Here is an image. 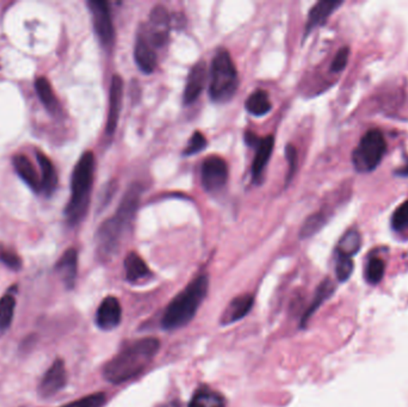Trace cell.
I'll return each mask as SVG.
<instances>
[{
    "instance_id": "obj_7",
    "label": "cell",
    "mask_w": 408,
    "mask_h": 407,
    "mask_svg": "<svg viewBox=\"0 0 408 407\" xmlns=\"http://www.w3.org/2000/svg\"><path fill=\"white\" fill-rule=\"evenodd\" d=\"M93 28L100 43L104 47H110L115 40V29L112 24V12L107 1L90 0L88 1Z\"/></svg>"
},
{
    "instance_id": "obj_21",
    "label": "cell",
    "mask_w": 408,
    "mask_h": 407,
    "mask_svg": "<svg viewBox=\"0 0 408 407\" xmlns=\"http://www.w3.org/2000/svg\"><path fill=\"white\" fill-rule=\"evenodd\" d=\"M36 159L39 163L41 170V182H42V190L46 192L47 196H50L55 189L58 187V175L55 171L54 165L49 158L44 155L42 152L36 153Z\"/></svg>"
},
{
    "instance_id": "obj_33",
    "label": "cell",
    "mask_w": 408,
    "mask_h": 407,
    "mask_svg": "<svg viewBox=\"0 0 408 407\" xmlns=\"http://www.w3.org/2000/svg\"><path fill=\"white\" fill-rule=\"evenodd\" d=\"M0 261L6 268L13 270V271H18V270L22 269V265H23L22 258L16 254L15 251L10 250L4 246H0Z\"/></svg>"
},
{
    "instance_id": "obj_10",
    "label": "cell",
    "mask_w": 408,
    "mask_h": 407,
    "mask_svg": "<svg viewBox=\"0 0 408 407\" xmlns=\"http://www.w3.org/2000/svg\"><path fill=\"white\" fill-rule=\"evenodd\" d=\"M66 384H67V370L65 362L62 361L61 358H56L40 381L37 391L42 398H50L61 392Z\"/></svg>"
},
{
    "instance_id": "obj_19",
    "label": "cell",
    "mask_w": 408,
    "mask_h": 407,
    "mask_svg": "<svg viewBox=\"0 0 408 407\" xmlns=\"http://www.w3.org/2000/svg\"><path fill=\"white\" fill-rule=\"evenodd\" d=\"M253 296L251 294H243L236 296L228 304L221 317V324L222 325H229V324L239 322L245 318L251 309L253 307Z\"/></svg>"
},
{
    "instance_id": "obj_22",
    "label": "cell",
    "mask_w": 408,
    "mask_h": 407,
    "mask_svg": "<svg viewBox=\"0 0 408 407\" xmlns=\"http://www.w3.org/2000/svg\"><path fill=\"white\" fill-rule=\"evenodd\" d=\"M124 270L129 282H138L150 275V270L146 261H143L141 256L136 252L127 254V257L124 259Z\"/></svg>"
},
{
    "instance_id": "obj_13",
    "label": "cell",
    "mask_w": 408,
    "mask_h": 407,
    "mask_svg": "<svg viewBox=\"0 0 408 407\" xmlns=\"http://www.w3.org/2000/svg\"><path fill=\"white\" fill-rule=\"evenodd\" d=\"M207 81V65L204 61H198L190 69L189 76L185 84L183 100L184 104L190 105L200 97Z\"/></svg>"
},
{
    "instance_id": "obj_18",
    "label": "cell",
    "mask_w": 408,
    "mask_h": 407,
    "mask_svg": "<svg viewBox=\"0 0 408 407\" xmlns=\"http://www.w3.org/2000/svg\"><path fill=\"white\" fill-rule=\"evenodd\" d=\"M134 59L138 67L146 74L152 73L158 64L155 48L150 46L143 35H139L135 42Z\"/></svg>"
},
{
    "instance_id": "obj_16",
    "label": "cell",
    "mask_w": 408,
    "mask_h": 407,
    "mask_svg": "<svg viewBox=\"0 0 408 407\" xmlns=\"http://www.w3.org/2000/svg\"><path fill=\"white\" fill-rule=\"evenodd\" d=\"M12 164H13L17 175L22 178V181L25 182V184L31 190H34L35 192L42 191L41 176L29 158L25 157L23 154H17L12 159Z\"/></svg>"
},
{
    "instance_id": "obj_15",
    "label": "cell",
    "mask_w": 408,
    "mask_h": 407,
    "mask_svg": "<svg viewBox=\"0 0 408 407\" xmlns=\"http://www.w3.org/2000/svg\"><path fill=\"white\" fill-rule=\"evenodd\" d=\"M55 271L67 289H73L78 275V252L76 249H68L55 264Z\"/></svg>"
},
{
    "instance_id": "obj_28",
    "label": "cell",
    "mask_w": 408,
    "mask_h": 407,
    "mask_svg": "<svg viewBox=\"0 0 408 407\" xmlns=\"http://www.w3.org/2000/svg\"><path fill=\"white\" fill-rule=\"evenodd\" d=\"M385 263L382 258H369L366 261V269H364V278L370 285H378L385 276Z\"/></svg>"
},
{
    "instance_id": "obj_27",
    "label": "cell",
    "mask_w": 408,
    "mask_h": 407,
    "mask_svg": "<svg viewBox=\"0 0 408 407\" xmlns=\"http://www.w3.org/2000/svg\"><path fill=\"white\" fill-rule=\"evenodd\" d=\"M16 309L15 294L8 292L0 297V334H5L13 322Z\"/></svg>"
},
{
    "instance_id": "obj_1",
    "label": "cell",
    "mask_w": 408,
    "mask_h": 407,
    "mask_svg": "<svg viewBox=\"0 0 408 407\" xmlns=\"http://www.w3.org/2000/svg\"><path fill=\"white\" fill-rule=\"evenodd\" d=\"M143 191L139 183L131 184L115 214L100 225L96 235L97 254L100 261H110L120 250L124 237L134 223Z\"/></svg>"
},
{
    "instance_id": "obj_20",
    "label": "cell",
    "mask_w": 408,
    "mask_h": 407,
    "mask_svg": "<svg viewBox=\"0 0 408 407\" xmlns=\"http://www.w3.org/2000/svg\"><path fill=\"white\" fill-rule=\"evenodd\" d=\"M188 407H227V403L221 393L208 386H202L193 393Z\"/></svg>"
},
{
    "instance_id": "obj_24",
    "label": "cell",
    "mask_w": 408,
    "mask_h": 407,
    "mask_svg": "<svg viewBox=\"0 0 408 407\" xmlns=\"http://www.w3.org/2000/svg\"><path fill=\"white\" fill-rule=\"evenodd\" d=\"M35 90L39 95L40 100L42 102L47 110L52 114H58L60 110V104L49 81L43 77L37 78L35 81Z\"/></svg>"
},
{
    "instance_id": "obj_37",
    "label": "cell",
    "mask_w": 408,
    "mask_h": 407,
    "mask_svg": "<svg viewBox=\"0 0 408 407\" xmlns=\"http://www.w3.org/2000/svg\"><path fill=\"white\" fill-rule=\"evenodd\" d=\"M259 136L258 135L256 134V133H252V131H246L245 133V143L248 145V146L254 147L259 141Z\"/></svg>"
},
{
    "instance_id": "obj_32",
    "label": "cell",
    "mask_w": 408,
    "mask_h": 407,
    "mask_svg": "<svg viewBox=\"0 0 408 407\" xmlns=\"http://www.w3.org/2000/svg\"><path fill=\"white\" fill-rule=\"evenodd\" d=\"M354 271V261L352 258L343 257L335 254V275L340 282L349 280Z\"/></svg>"
},
{
    "instance_id": "obj_12",
    "label": "cell",
    "mask_w": 408,
    "mask_h": 407,
    "mask_svg": "<svg viewBox=\"0 0 408 407\" xmlns=\"http://www.w3.org/2000/svg\"><path fill=\"white\" fill-rule=\"evenodd\" d=\"M122 320L120 300L115 296L105 297L97 309L96 324L100 330L112 331L119 326Z\"/></svg>"
},
{
    "instance_id": "obj_31",
    "label": "cell",
    "mask_w": 408,
    "mask_h": 407,
    "mask_svg": "<svg viewBox=\"0 0 408 407\" xmlns=\"http://www.w3.org/2000/svg\"><path fill=\"white\" fill-rule=\"evenodd\" d=\"M107 401L104 393H93L90 396H83L80 399L74 400L72 403H66L61 407H102Z\"/></svg>"
},
{
    "instance_id": "obj_11",
    "label": "cell",
    "mask_w": 408,
    "mask_h": 407,
    "mask_svg": "<svg viewBox=\"0 0 408 407\" xmlns=\"http://www.w3.org/2000/svg\"><path fill=\"white\" fill-rule=\"evenodd\" d=\"M124 79L115 74L112 79L110 91H109V112L108 119H107V127L105 133L112 135L117 128V123L120 119L121 109H122V102H124Z\"/></svg>"
},
{
    "instance_id": "obj_34",
    "label": "cell",
    "mask_w": 408,
    "mask_h": 407,
    "mask_svg": "<svg viewBox=\"0 0 408 407\" xmlns=\"http://www.w3.org/2000/svg\"><path fill=\"white\" fill-rule=\"evenodd\" d=\"M207 147V138L200 131H195L193 136L190 138L188 146L183 151V154L189 157L193 154L200 153V151H203Z\"/></svg>"
},
{
    "instance_id": "obj_25",
    "label": "cell",
    "mask_w": 408,
    "mask_h": 407,
    "mask_svg": "<svg viewBox=\"0 0 408 407\" xmlns=\"http://www.w3.org/2000/svg\"><path fill=\"white\" fill-rule=\"evenodd\" d=\"M362 245V238L357 230H349L344 233L343 237L339 240L335 254L343 257L352 258L359 252Z\"/></svg>"
},
{
    "instance_id": "obj_36",
    "label": "cell",
    "mask_w": 408,
    "mask_h": 407,
    "mask_svg": "<svg viewBox=\"0 0 408 407\" xmlns=\"http://www.w3.org/2000/svg\"><path fill=\"white\" fill-rule=\"evenodd\" d=\"M349 57H350V48L349 47H343L338 50V53L335 54V59L331 64V71L335 73L342 72L347 67V61H349Z\"/></svg>"
},
{
    "instance_id": "obj_29",
    "label": "cell",
    "mask_w": 408,
    "mask_h": 407,
    "mask_svg": "<svg viewBox=\"0 0 408 407\" xmlns=\"http://www.w3.org/2000/svg\"><path fill=\"white\" fill-rule=\"evenodd\" d=\"M325 223H326V216H324V213H316L308 216L301 227L300 238H311L324 227Z\"/></svg>"
},
{
    "instance_id": "obj_4",
    "label": "cell",
    "mask_w": 408,
    "mask_h": 407,
    "mask_svg": "<svg viewBox=\"0 0 408 407\" xmlns=\"http://www.w3.org/2000/svg\"><path fill=\"white\" fill-rule=\"evenodd\" d=\"M95 178V155L91 151L85 152L74 167L71 181V199L65 209L67 223L76 226L84 219L89 211L90 199Z\"/></svg>"
},
{
    "instance_id": "obj_30",
    "label": "cell",
    "mask_w": 408,
    "mask_h": 407,
    "mask_svg": "<svg viewBox=\"0 0 408 407\" xmlns=\"http://www.w3.org/2000/svg\"><path fill=\"white\" fill-rule=\"evenodd\" d=\"M392 228L395 232H404L408 230V200L404 201L395 209L392 216Z\"/></svg>"
},
{
    "instance_id": "obj_23",
    "label": "cell",
    "mask_w": 408,
    "mask_h": 407,
    "mask_svg": "<svg viewBox=\"0 0 408 407\" xmlns=\"http://www.w3.org/2000/svg\"><path fill=\"white\" fill-rule=\"evenodd\" d=\"M335 283H333L330 278H326V280L323 281V282L320 283L319 287L316 289V295H314L312 304H311L308 309L304 313V318H302V326H306V324L308 323L311 317L318 311V308L324 304L326 300L331 297L332 294L335 293Z\"/></svg>"
},
{
    "instance_id": "obj_35",
    "label": "cell",
    "mask_w": 408,
    "mask_h": 407,
    "mask_svg": "<svg viewBox=\"0 0 408 407\" xmlns=\"http://www.w3.org/2000/svg\"><path fill=\"white\" fill-rule=\"evenodd\" d=\"M285 158L288 162V173H287V178H285V184L288 185L290 181L293 179L294 175L296 173L297 160H299V155H297V150L293 145H287L285 147Z\"/></svg>"
},
{
    "instance_id": "obj_9",
    "label": "cell",
    "mask_w": 408,
    "mask_h": 407,
    "mask_svg": "<svg viewBox=\"0 0 408 407\" xmlns=\"http://www.w3.org/2000/svg\"><path fill=\"white\" fill-rule=\"evenodd\" d=\"M169 28H171V17L167 8L162 5H157L150 11V25H148V37L147 41L153 48H160L165 46L169 40Z\"/></svg>"
},
{
    "instance_id": "obj_3",
    "label": "cell",
    "mask_w": 408,
    "mask_h": 407,
    "mask_svg": "<svg viewBox=\"0 0 408 407\" xmlns=\"http://www.w3.org/2000/svg\"><path fill=\"white\" fill-rule=\"evenodd\" d=\"M208 275H200L193 278L176 297H174L162 317L164 330H178L188 325L196 315L198 308L208 294Z\"/></svg>"
},
{
    "instance_id": "obj_8",
    "label": "cell",
    "mask_w": 408,
    "mask_h": 407,
    "mask_svg": "<svg viewBox=\"0 0 408 407\" xmlns=\"http://www.w3.org/2000/svg\"><path fill=\"white\" fill-rule=\"evenodd\" d=\"M228 165L224 159L212 155L204 160L200 169V181L207 192H217L228 181Z\"/></svg>"
},
{
    "instance_id": "obj_17",
    "label": "cell",
    "mask_w": 408,
    "mask_h": 407,
    "mask_svg": "<svg viewBox=\"0 0 408 407\" xmlns=\"http://www.w3.org/2000/svg\"><path fill=\"white\" fill-rule=\"evenodd\" d=\"M342 5H343L342 1H335V0L333 1L332 0H323V1L316 3L313 6L312 10L309 11L308 20H307L306 28H304L306 29L304 37H307L316 28L324 25L326 20H328V17Z\"/></svg>"
},
{
    "instance_id": "obj_38",
    "label": "cell",
    "mask_w": 408,
    "mask_h": 407,
    "mask_svg": "<svg viewBox=\"0 0 408 407\" xmlns=\"http://www.w3.org/2000/svg\"><path fill=\"white\" fill-rule=\"evenodd\" d=\"M395 173H397V176L408 177V162L406 163L404 167H400V169L397 170Z\"/></svg>"
},
{
    "instance_id": "obj_2",
    "label": "cell",
    "mask_w": 408,
    "mask_h": 407,
    "mask_svg": "<svg viewBox=\"0 0 408 407\" xmlns=\"http://www.w3.org/2000/svg\"><path fill=\"white\" fill-rule=\"evenodd\" d=\"M159 349L160 342L153 337L135 341L104 365L103 377L114 384H124L139 377L155 360Z\"/></svg>"
},
{
    "instance_id": "obj_14",
    "label": "cell",
    "mask_w": 408,
    "mask_h": 407,
    "mask_svg": "<svg viewBox=\"0 0 408 407\" xmlns=\"http://www.w3.org/2000/svg\"><path fill=\"white\" fill-rule=\"evenodd\" d=\"M274 147L275 138L272 135L259 138L258 143L254 146L256 155H254L253 164H252V179L254 183H260L263 173L269 163Z\"/></svg>"
},
{
    "instance_id": "obj_39",
    "label": "cell",
    "mask_w": 408,
    "mask_h": 407,
    "mask_svg": "<svg viewBox=\"0 0 408 407\" xmlns=\"http://www.w3.org/2000/svg\"><path fill=\"white\" fill-rule=\"evenodd\" d=\"M159 407H181V405H179L178 401H172V403H164V405Z\"/></svg>"
},
{
    "instance_id": "obj_6",
    "label": "cell",
    "mask_w": 408,
    "mask_h": 407,
    "mask_svg": "<svg viewBox=\"0 0 408 407\" xmlns=\"http://www.w3.org/2000/svg\"><path fill=\"white\" fill-rule=\"evenodd\" d=\"M387 153L385 135L378 128H373L363 135L352 152V164L357 172H373L381 164Z\"/></svg>"
},
{
    "instance_id": "obj_5",
    "label": "cell",
    "mask_w": 408,
    "mask_h": 407,
    "mask_svg": "<svg viewBox=\"0 0 408 407\" xmlns=\"http://www.w3.org/2000/svg\"><path fill=\"white\" fill-rule=\"evenodd\" d=\"M239 86V77L231 54L226 49L216 52L210 67L209 96L216 103H224L234 96Z\"/></svg>"
},
{
    "instance_id": "obj_26",
    "label": "cell",
    "mask_w": 408,
    "mask_h": 407,
    "mask_svg": "<svg viewBox=\"0 0 408 407\" xmlns=\"http://www.w3.org/2000/svg\"><path fill=\"white\" fill-rule=\"evenodd\" d=\"M245 108L251 115L264 116L272 108V104L270 102L269 93L265 90H257L251 93L246 102Z\"/></svg>"
}]
</instances>
